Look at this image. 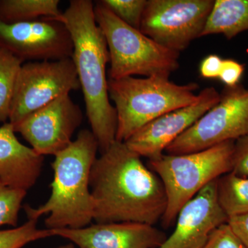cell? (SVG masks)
Listing matches in <instances>:
<instances>
[{
	"mask_svg": "<svg viewBox=\"0 0 248 248\" xmlns=\"http://www.w3.org/2000/svg\"><path fill=\"white\" fill-rule=\"evenodd\" d=\"M90 188L97 223L161 221L167 206L159 177L124 142L116 141L96 159Z\"/></svg>",
	"mask_w": 248,
	"mask_h": 248,
	"instance_id": "1",
	"label": "cell"
},
{
	"mask_svg": "<svg viewBox=\"0 0 248 248\" xmlns=\"http://www.w3.org/2000/svg\"><path fill=\"white\" fill-rule=\"evenodd\" d=\"M60 20L73 42L74 62L82 89L86 115L101 153L116 141L117 117L108 93L107 65L110 62L107 42L94 14L91 0H72Z\"/></svg>",
	"mask_w": 248,
	"mask_h": 248,
	"instance_id": "2",
	"label": "cell"
},
{
	"mask_svg": "<svg viewBox=\"0 0 248 248\" xmlns=\"http://www.w3.org/2000/svg\"><path fill=\"white\" fill-rule=\"evenodd\" d=\"M98 151L99 146L92 131L84 129L69 146L55 155L51 195L38 208L25 205L28 218L38 220L48 215L45 219L48 230L78 229L89 226L94 219L90 177Z\"/></svg>",
	"mask_w": 248,
	"mask_h": 248,
	"instance_id": "3",
	"label": "cell"
},
{
	"mask_svg": "<svg viewBox=\"0 0 248 248\" xmlns=\"http://www.w3.org/2000/svg\"><path fill=\"white\" fill-rule=\"evenodd\" d=\"M195 82L176 84L169 77L108 79V93L117 117L116 140L125 142L147 124L170 111L197 102Z\"/></svg>",
	"mask_w": 248,
	"mask_h": 248,
	"instance_id": "4",
	"label": "cell"
},
{
	"mask_svg": "<svg viewBox=\"0 0 248 248\" xmlns=\"http://www.w3.org/2000/svg\"><path fill=\"white\" fill-rule=\"evenodd\" d=\"M234 142H223L188 154H164L148 161L166 192L167 206L161 219L165 228L175 223L181 209L203 187L231 172Z\"/></svg>",
	"mask_w": 248,
	"mask_h": 248,
	"instance_id": "5",
	"label": "cell"
},
{
	"mask_svg": "<svg viewBox=\"0 0 248 248\" xmlns=\"http://www.w3.org/2000/svg\"><path fill=\"white\" fill-rule=\"evenodd\" d=\"M94 14L108 49L109 79L134 76L170 77L179 68L180 53L165 48L122 22L99 1L94 5Z\"/></svg>",
	"mask_w": 248,
	"mask_h": 248,
	"instance_id": "6",
	"label": "cell"
},
{
	"mask_svg": "<svg viewBox=\"0 0 248 248\" xmlns=\"http://www.w3.org/2000/svg\"><path fill=\"white\" fill-rule=\"evenodd\" d=\"M248 134V89L225 86L215 107L174 140L165 154L179 155L208 149Z\"/></svg>",
	"mask_w": 248,
	"mask_h": 248,
	"instance_id": "7",
	"label": "cell"
},
{
	"mask_svg": "<svg viewBox=\"0 0 248 248\" xmlns=\"http://www.w3.org/2000/svg\"><path fill=\"white\" fill-rule=\"evenodd\" d=\"M215 0H148L140 31L180 53L202 37Z\"/></svg>",
	"mask_w": 248,
	"mask_h": 248,
	"instance_id": "8",
	"label": "cell"
},
{
	"mask_svg": "<svg viewBox=\"0 0 248 248\" xmlns=\"http://www.w3.org/2000/svg\"><path fill=\"white\" fill-rule=\"evenodd\" d=\"M79 88L72 58L24 63L16 82L9 122L16 126L35 111Z\"/></svg>",
	"mask_w": 248,
	"mask_h": 248,
	"instance_id": "9",
	"label": "cell"
},
{
	"mask_svg": "<svg viewBox=\"0 0 248 248\" xmlns=\"http://www.w3.org/2000/svg\"><path fill=\"white\" fill-rule=\"evenodd\" d=\"M0 47L24 62L64 60L73 53L68 28L53 18L15 24L0 21Z\"/></svg>",
	"mask_w": 248,
	"mask_h": 248,
	"instance_id": "10",
	"label": "cell"
},
{
	"mask_svg": "<svg viewBox=\"0 0 248 248\" xmlns=\"http://www.w3.org/2000/svg\"><path fill=\"white\" fill-rule=\"evenodd\" d=\"M83 113L69 94H64L28 116L14 126L41 156L56 155L73 141Z\"/></svg>",
	"mask_w": 248,
	"mask_h": 248,
	"instance_id": "11",
	"label": "cell"
},
{
	"mask_svg": "<svg viewBox=\"0 0 248 248\" xmlns=\"http://www.w3.org/2000/svg\"><path fill=\"white\" fill-rule=\"evenodd\" d=\"M219 99L220 93L215 88H205L199 93L197 102L160 116L124 143L141 157L149 161L159 159L170 144L215 107Z\"/></svg>",
	"mask_w": 248,
	"mask_h": 248,
	"instance_id": "12",
	"label": "cell"
},
{
	"mask_svg": "<svg viewBox=\"0 0 248 248\" xmlns=\"http://www.w3.org/2000/svg\"><path fill=\"white\" fill-rule=\"evenodd\" d=\"M217 197V179L181 209L175 228L158 248H203L216 228L228 222Z\"/></svg>",
	"mask_w": 248,
	"mask_h": 248,
	"instance_id": "13",
	"label": "cell"
},
{
	"mask_svg": "<svg viewBox=\"0 0 248 248\" xmlns=\"http://www.w3.org/2000/svg\"><path fill=\"white\" fill-rule=\"evenodd\" d=\"M53 236L71 241L78 248H158L167 236L146 223H97L78 229L50 230Z\"/></svg>",
	"mask_w": 248,
	"mask_h": 248,
	"instance_id": "14",
	"label": "cell"
},
{
	"mask_svg": "<svg viewBox=\"0 0 248 248\" xmlns=\"http://www.w3.org/2000/svg\"><path fill=\"white\" fill-rule=\"evenodd\" d=\"M15 133L10 122L0 127V180L27 192L40 177L45 158L22 144Z\"/></svg>",
	"mask_w": 248,
	"mask_h": 248,
	"instance_id": "15",
	"label": "cell"
},
{
	"mask_svg": "<svg viewBox=\"0 0 248 248\" xmlns=\"http://www.w3.org/2000/svg\"><path fill=\"white\" fill-rule=\"evenodd\" d=\"M248 31V0H215L202 37L222 34L228 40Z\"/></svg>",
	"mask_w": 248,
	"mask_h": 248,
	"instance_id": "16",
	"label": "cell"
},
{
	"mask_svg": "<svg viewBox=\"0 0 248 248\" xmlns=\"http://www.w3.org/2000/svg\"><path fill=\"white\" fill-rule=\"evenodd\" d=\"M59 0H0V21L6 24L44 18L61 19Z\"/></svg>",
	"mask_w": 248,
	"mask_h": 248,
	"instance_id": "17",
	"label": "cell"
},
{
	"mask_svg": "<svg viewBox=\"0 0 248 248\" xmlns=\"http://www.w3.org/2000/svg\"><path fill=\"white\" fill-rule=\"evenodd\" d=\"M217 197L228 218L248 212V177L229 172L217 179Z\"/></svg>",
	"mask_w": 248,
	"mask_h": 248,
	"instance_id": "18",
	"label": "cell"
},
{
	"mask_svg": "<svg viewBox=\"0 0 248 248\" xmlns=\"http://www.w3.org/2000/svg\"><path fill=\"white\" fill-rule=\"evenodd\" d=\"M24 61L0 47V122L9 120L16 82Z\"/></svg>",
	"mask_w": 248,
	"mask_h": 248,
	"instance_id": "19",
	"label": "cell"
},
{
	"mask_svg": "<svg viewBox=\"0 0 248 248\" xmlns=\"http://www.w3.org/2000/svg\"><path fill=\"white\" fill-rule=\"evenodd\" d=\"M37 220L28 219L14 229L0 231V248H22L33 241L53 236L50 230L39 229Z\"/></svg>",
	"mask_w": 248,
	"mask_h": 248,
	"instance_id": "20",
	"label": "cell"
},
{
	"mask_svg": "<svg viewBox=\"0 0 248 248\" xmlns=\"http://www.w3.org/2000/svg\"><path fill=\"white\" fill-rule=\"evenodd\" d=\"M27 192L13 188L0 180V227H16L18 215Z\"/></svg>",
	"mask_w": 248,
	"mask_h": 248,
	"instance_id": "21",
	"label": "cell"
},
{
	"mask_svg": "<svg viewBox=\"0 0 248 248\" xmlns=\"http://www.w3.org/2000/svg\"><path fill=\"white\" fill-rule=\"evenodd\" d=\"M148 0H101L104 7L134 29L140 30Z\"/></svg>",
	"mask_w": 248,
	"mask_h": 248,
	"instance_id": "22",
	"label": "cell"
},
{
	"mask_svg": "<svg viewBox=\"0 0 248 248\" xmlns=\"http://www.w3.org/2000/svg\"><path fill=\"white\" fill-rule=\"evenodd\" d=\"M203 248H246L228 223L218 226L211 233Z\"/></svg>",
	"mask_w": 248,
	"mask_h": 248,
	"instance_id": "23",
	"label": "cell"
},
{
	"mask_svg": "<svg viewBox=\"0 0 248 248\" xmlns=\"http://www.w3.org/2000/svg\"><path fill=\"white\" fill-rule=\"evenodd\" d=\"M231 172L240 177H248V134L234 142Z\"/></svg>",
	"mask_w": 248,
	"mask_h": 248,
	"instance_id": "24",
	"label": "cell"
},
{
	"mask_svg": "<svg viewBox=\"0 0 248 248\" xmlns=\"http://www.w3.org/2000/svg\"><path fill=\"white\" fill-rule=\"evenodd\" d=\"M245 71V65L232 59L223 60L221 73L218 79L221 80L226 86L232 87L239 84Z\"/></svg>",
	"mask_w": 248,
	"mask_h": 248,
	"instance_id": "25",
	"label": "cell"
},
{
	"mask_svg": "<svg viewBox=\"0 0 248 248\" xmlns=\"http://www.w3.org/2000/svg\"><path fill=\"white\" fill-rule=\"evenodd\" d=\"M228 226L242 244L248 248V212L242 215L229 217Z\"/></svg>",
	"mask_w": 248,
	"mask_h": 248,
	"instance_id": "26",
	"label": "cell"
},
{
	"mask_svg": "<svg viewBox=\"0 0 248 248\" xmlns=\"http://www.w3.org/2000/svg\"><path fill=\"white\" fill-rule=\"evenodd\" d=\"M223 60L221 57L217 55H210L204 58L200 66L201 76L205 79L218 78Z\"/></svg>",
	"mask_w": 248,
	"mask_h": 248,
	"instance_id": "27",
	"label": "cell"
},
{
	"mask_svg": "<svg viewBox=\"0 0 248 248\" xmlns=\"http://www.w3.org/2000/svg\"><path fill=\"white\" fill-rule=\"evenodd\" d=\"M53 248H76V246L74 244L70 243V244L62 245V246H58Z\"/></svg>",
	"mask_w": 248,
	"mask_h": 248,
	"instance_id": "28",
	"label": "cell"
}]
</instances>
